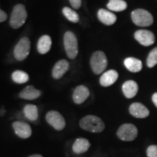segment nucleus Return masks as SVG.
I'll return each mask as SVG.
<instances>
[{
    "mask_svg": "<svg viewBox=\"0 0 157 157\" xmlns=\"http://www.w3.org/2000/svg\"><path fill=\"white\" fill-rule=\"evenodd\" d=\"M23 113L25 117L30 121H36L38 119V109L35 105L32 104H28V105H25L24 109H23Z\"/></svg>",
    "mask_w": 157,
    "mask_h": 157,
    "instance_id": "21",
    "label": "nucleus"
},
{
    "mask_svg": "<svg viewBox=\"0 0 157 157\" xmlns=\"http://www.w3.org/2000/svg\"><path fill=\"white\" fill-rule=\"evenodd\" d=\"M98 17L102 23L106 25L114 24L117 19L115 14L105 9H100L98 10Z\"/></svg>",
    "mask_w": 157,
    "mask_h": 157,
    "instance_id": "15",
    "label": "nucleus"
},
{
    "mask_svg": "<svg viewBox=\"0 0 157 157\" xmlns=\"http://www.w3.org/2000/svg\"><path fill=\"white\" fill-rule=\"evenodd\" d=\"M108 60L102 51H96L90 58V66L95 74H102L107 68Z\"/></svg>",
    "mask_w": 157,
    "mask_h": 157,
    "instance_id": "5",
    "label": "nucleus"
},
{
    "mask_svg": "<svg viewBox=\"0 0 157 157\" xmlns=\"http://www.w3.org/2000/svg\"><path fill=\"white\" fill-rule=\"evenodd\" d=\"M31 50V42L28 37L20 39L14 48V56L18 61H23L29 56Z\"/></svg>",
    "mask_w": 157,
    "mask_h": 157,
    "instance_id": "6",
    "label": "nucleus"
},
{
    "mask_svg": "<svg viewBox=\"0 0 157 157\" xmlns=\"http://www.w3.org/2000/svg\"><path fill=\"white\" fill-rule=\"evenodd\" d=\"M90 95V90L86 86L79 85L74 90L73 101L76 104H82L87 99Z\"/></svg>",
    "mask_w": 157,
    "mask_h": 157,
    "instance_id": "13",
    "label": "nucleus"
},
{
    "mask_svg": "<svg viewBox=\"0 0 157 157\" xmlns=\"http://www.w3.org/2000/svg\"><path fill=\"white\" fill-rule=\"evenodd\" d=\"M138 134L137 127L132 124H124L118 129L117 135L119 139L123 141H132L136 138Z\"/></svg>",
    "mask_w": 157,
    "mask_h": 157,
    "instance_id": "7",
    "label": "nucleus"
},
{
    "mask_svg": "<svg viewBox=\"0 0 157 157\" xmlns=\"http://www.w3.org/2000/svg\"><path fill=\"white\" fill-rule=\"evenodd\" d=\"M125 67L128 69L129 71L132 73H137L140 71L143 68V63L141 60L132 57H129L124 60V61Z\"/></svg>",
    "mask_w": 157,
    "mask_h": 157,
    "instance_id": "19",
    "label": "nucleus"
},
{
    "mask_svg": "<svg viewBox=\"0 0 157 157\" xmlns=\"http://www.w3.org/2000/svg\"><path fill=\"white\" fill-rule=\"evenodd\" d=\"M129 113L135 118L143 119L149 116V110L140 103H134L131 104L129 108Z\"/></svg>",
    "mask_w": 157,
    "mask_h": 157,
    "instance_id": "12",
    "label": "nucleus"
},
{
    "mask_svg": "<svg viewBox=\"0 0 157 157\" xmlns=\"http://www.w3.org/2000/svg\"><path fill=\"white\" fill-rule=\"evenodd\" d=\"M52 46V39L48 35L41 36L37 43V50L40 54H46L50 50Z\"/></svg>",
    "mask_w": 157,
    "mask_h": 157,
    "instance_id": "20",
    "label": "nucleus"
},
{
    "mask_svg": "<svg viewBox=\"0 0 157 157\" xmlns=\"http://www.w3.org/2000/svg\"><path fill=\"white\" fill-rule=\"evenodd\" d=\"M28 157H43V156L40 154H33V155H31V156H29Z\"/></svg>",
    "mask_w": 157,
    "mask_h": 157,
    "instance_id": "30",
    "label": "nucleus"
},
{
    "mask_svg": "<svg viewBox=\"0 0 157 157\" xmlns=\"http://www.w3.org/2000/svg\"><path fill=\"white\" fill-rule=\"evenodd\" d=\"M119 74L115 70H109L102 74L100 78V84L102 87H109L117 82Z\"/></svg>",
    "mask_w": 157,
    "mask_h": 157,
    "instance_id": "14",
    "label": "nucleus"
},
{
    "mask_svg": "<svg viewBox=\"0 0 157 157\" xmlns=\"http://www.w3.org/2000/svg\"><path fill=\"white\" fill-rule=\"evenodd\" d=\"M132 21L135 25L140 27L150 26L154 23V17L148 11L143 9H137L131 14Z\"/></svg>",
    "mask_w": 157,
    "mask_h": 157,
    "instance_id": "4",
    "label": "nucleus"
},
{
    "mask_svg": "<svg viewBox=\"0 0 157 157\" xmlns=\"http://www.w3.org/2000/svg\"><path fill=\"white\" fill-rule=\"evenodd\" d=\"M79 126L86 131L99 133L103 132L105 129V124L98 117L94 115H87L79 121Z\"/></svg>",
    "mask_w": 157,
    "mask_h": 157,
    "instance_id": "1",
    "label": "nucleus"
},
{
    "mask_svg": "<svg viewBox=\"0 0 157 157\" xmlns=\"http://www.w3.org/2000/svg\"><path fill=\"white\" fill-rule=\"evenodd\" d=\"M152 101L156 106L157 107V93H154L152 96Z\"/></svg>",
    "mask_w": 157,
    "mask_h": 157,
    "instance_id": "29",
    "label": "nucleus"
},
{
    "mask_svg": "<svg viewBox=\"0 0 157 157\" xmlns=\"http://www.w3.org/2000/svg\"><path fill=\"white\" fill-rule=\"evenodd\" d=\"M41 95V91L36 90L34 86H27L23 89L19 94L20 98L22 99L29 100V101H32L35 100Z\"/></svg>",
    "mask_w": 157,
    "mask_h": 157,
    "instance_id": "18",
    "label": "nucleus"
},
{
    "mask_svg": "<svg viewBox=\"0 0 157 157\" xmlns=\"http://www.w3.org/2000/svg\"><path fill=\"white\" fill-rule=\"evenodd\" d=\"M134 36L137 42L145 47L151 46L155 42V36L154 33L148 30H146V29L137 31L135 33Z\"/></svg>",
    "mask_w": 157,
    "mask_h": 157,
    "instance_id": "9",
    "label": "nucleus"
},
{
    "mask_svg": "<svg viewBox=\"0 0 157 157\" xmlns=\"http://www.w3.org/2000/svg\"><path fill=\"white\" fill-rule=\"evenodd\" d=\"M7 18V15L6 14L5 12L2 10L0 9V23H2L4 21H5Z\"/></svg>",
    "mask_w": 157,
    "mask_h": 157,
    "instance_id": "28",
    "label": "nucleus"
},
{
    "mask_svg": "<svg viewBox=\"0 0 157 157\" xmlns=\"http://www.w3.org/2000/svg\"><path fill=\"white\" fill-rule=\"evenodd\" d=\"M12 78L13 82H15L17 84H24L27 82L29 79V76L28 74L23 71H15L12 74Z\"/></svg>",
    "mask_w": 157,
    "mask_h": 157,
    "instance_id": "23",
    "label": "nucleus"
},
{
    "mask_svg": "<svg viewBox=\"0 0 157 157\" xmlns=\"http://www.w3.org/2000/svg\"><path fill=\"white\" fill-rule=\"evenodd\" d=\"M90 147V141L83 137H78L72 146V150L76 154H82L87 152Z\"/></svg>",
    "mask_w": 157,
    "mask_h": 157,
    "instance_id": "17",
    "label": "nucleus"
},
{
    "mask_svg": "<svg viewBox=\"0 0 157 157\" xmlns=\"http://www.w3.org/2000/svg\"><path fill=\"white\" fill-rule=\"evenodd\" d=\"M27 11L25 7L22 4L15 5L12 12L10 25L13 29H17L24 24L27 19Z\"/></svg>",
    "mask_w": 157,
    "mask_h": 157,
    "instance_id": "2",
    "label": "nucleus"
},
{
    "mask_svg": "<svg viewBox=\"0 0 157 157\" xmlns=\"http://www.w3.org/2000/svg\"><path fill=\"white\" fill-rule=\"evenodd\" d=\"M122 92L127 98H134L138 92V85L133 80H128L122 85Z\"/></svg>",
    "mask_w": 157,
    "mask_h": 157,
    "instance_id": "16",
    "label": "nucleus"
},
{
    "mask_svg": "<svg viewBox=\"0 0 157 157\" xmlns=\"http://www.w3.org/2000/svg\"><path fill=\"white\" fill-rule=\"evenodd\" d=\"M148 157H157V146L156 145H152L147 148L146 151Z\"/></svg>",
    "mask_w": 157,
    "mask_h": 157,
    "instance_id": "26",
    "label": "nucleus"
},
{
    "mask_svg": "<svg viewBox=\"0 0 157 157\" xmlns=\"http://www.w3.org/2000/svg\"><path fill=\"white\" fill-rule=\"evenodd\" d=\"M69 63L66 60H60L55 64L52 71V75L55 79H60L69 69Z\"/></svg>",
    "mask_w": 157,
    "mask_h": 157,
    "instance_id": "11",
    "label": "nucleus"
},
{
    "mask_svg": "<svg viewBox=\"0 0 157 157\" xmlns=\"http://www.w3.org/2000/svg\"><path fill=\"white\" fill-rule=\"evenodd\" d=\"M13 128L17 136L22 139H27L32 134L31 127L29 124L23 121H17L13 123Z\"/></svg>",
    "mask_w": 157,
    "mask_h": 157,
    "instance_id": "10",
    "label": "nucleus"
},
{
    "mask_svg": "<svg viewBox=\"0 0 157 157\" xmlns=\"http://www.w3.org/2000/svg\"><path fill=\"white\" fill-rule=\"evenodd\" d=\"M63 14L67 18L68 21L72 23H77L79 21V16L78 13L74 10L69 8L68 7H65L63 9Z\"/></svg>",
    "mask_w": 157,
    "mask_h": 157,
    "instance_id": "24",
    "label": "nucleus"
},
{
    "mask_svg": "<svg viewBox=\"0 0 157 157\" xmlns=\"http://www.w3.org/2000/svg\"><path fill=\"white\" fill-rule=\"evenodd\" d=\"M46 121L50 126L58 131H61L66 127L64 117L56 111H50L47 113Z\"/></svg>",
    "mask_w": 157,
    "mask_h": 157,
    "instance_id": "8",
    "label": "nucleus"
},
{
    "mask_svg": "<svg viewBox=\"0 0 157 157\" xmlns=\"http://www.w3.org/2000/svg\"><path fill=\"white\" fill-rule=\"evenodd\" d=\"M64 48L66 55L70 59H75L78 55V42L76 35L71 31L65 33L63 36Z\"/></svg>",
    "mask_w": 157,
    "mask_h": 157,
    "instance_id": "3",
    "label": "nucleus"
},
{
    "mask_svg": "<svg viewBox=\"0 0 157 157\" xmlns=\"http://www.w3.org/2000/svg\"><path fill=\"white\" fill-rule=\"evenodd\" d=\"M69 2L74 9H79L82 5V0H69Z\"/></svg>",
    "mask_w": 157,
    "mask_h": 157,
    "instance_id": "27",
    "label": "nucleus"
},
{
    "mask_svg": "<svg viewBox=\"0 0 157 157\" xmlns=\"http://www.w3.org/2000/svg\"><path fill=\"white\" fill-rule=\"evenodd\" d=\"M147 66L153 68L157 64V47L151 51L146 60Z\"/></svg>",
    "mask_w": 157,
    "mask_h": 157,
    "instance_id": "25",
    "label": "nucleus"
},
{
    "mask_svg": "<svg viewBox=\"0 0 157 157\" xmlns=\"http://www.w3.org/2000/svg\"><path fill=\"white\" fill-rule=\"evenodd\" d=\"M108 9L113 12H121L125 10L127 4L124 0H110L107 4Z\"/></svg>",
    "mask_w": 157,
    "mask_h": 157,
    "instance_id": "22",
    "label": "nucleus"
}]
</instances>
